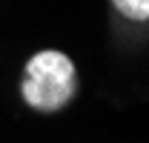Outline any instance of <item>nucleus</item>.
<instances>
[{
    "instance_id": "obj_1",
    "label": "nucleus",
    "mask_w": 149,
    "mask_h": 143,
    "mask_svg": "<svg viewBox=\"0 0 149 143\" xmlns=\"http://www.w3.org/2000/svg\"><path fill=\"white\" fill-rule=\"evenodd\" d=\"M23 100L37 112H57L74 94V63L63 52H37L23 72Z\"/></svg>"
},
{
    "instance_id": "obj_2",
    "label": "nucleus",
    "mask_w": 149,
    "mask_h": 143,
    "mask_svg": "<svg viewBox=\"0 0 149 143\" xmlns=\"http://www.w3.org/2000/svg\"><path fill=\"white\" fill-rule=\"evenodd\" d=\"M112 6L129 20H149V0H112Z\"/></svg>"
}]
</instances>
